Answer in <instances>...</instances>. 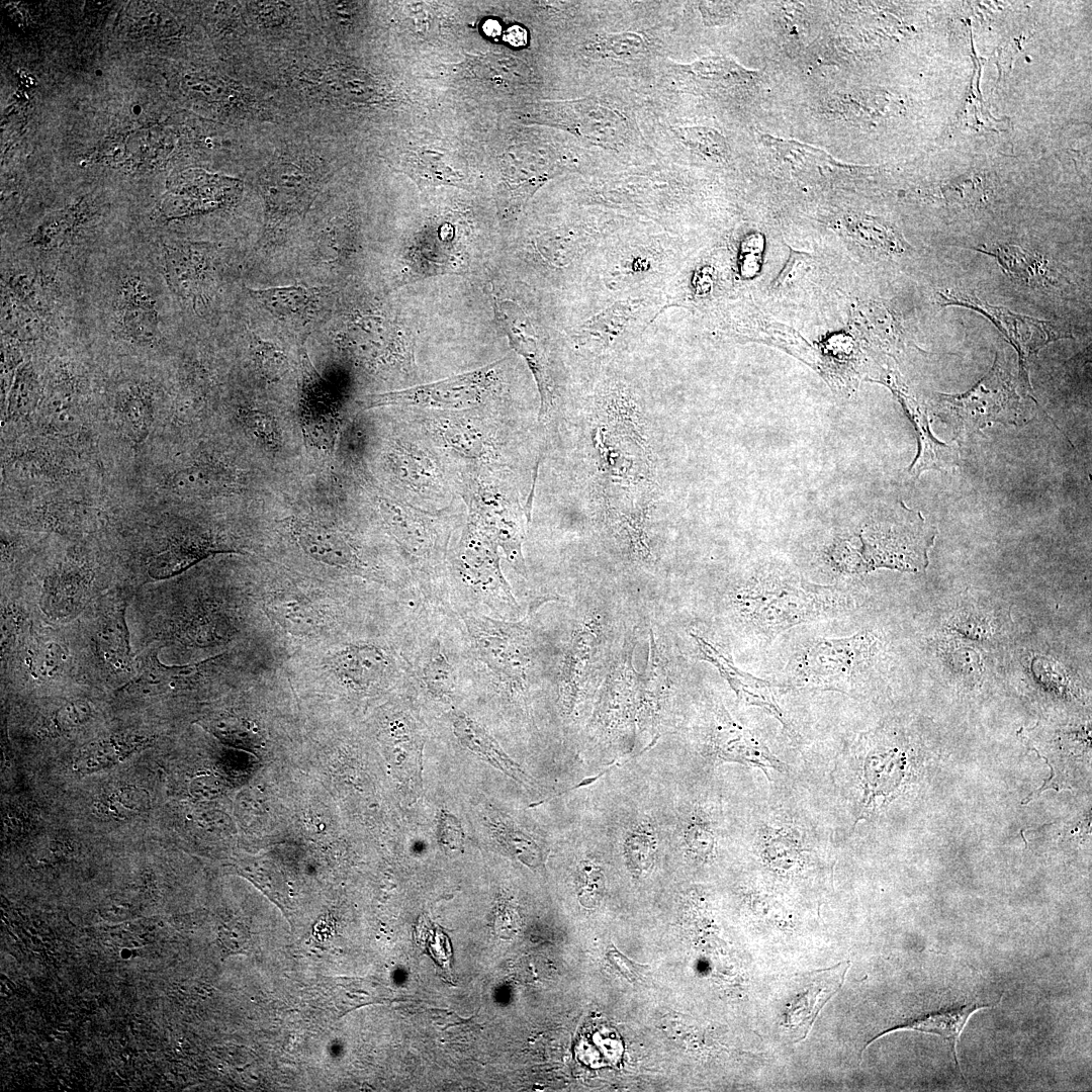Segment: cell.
<instances>
[{"mask_svg":"<svg viewBox=\"0 0 1092 1092\" xmlns=\"http://www.w3.org/2000/svg\"><path fill=\"white\" fill-rule=\"evenodd\" d=\"M209 730L216 736L230 741L255 743L259 740L258 731L249 721L235 717H219L208 723Z\"/></svg>","mask_w":1092,"mask_h":1092,"instance_id":"45","label":"cell"},{"mask_svg":"<svg viewBox=\"0 0 1092 1092\" xmlns=\"http://www.w3.org/2000/svg\"><path fill=\"white\" fill-rule=\"evenodd\" d=\"M712 744L717 756L768 770L783 771V762L750 730L737 724L723 707L716 710Z\"/></svg>","mask_w":1092,"mask_h":1092,"instance_id":"15","label":"cell"},{"mask_svg":"<svg viewBox=\"0 0 1092 1092\" xmlns=\"http://www.w3.org/2000/svg\"><path fill=\"white\" fill-rule=\"evenodd\" d=\"M504 39L514 47L524 46L527 42V31L519 25L511 26L505 32Z\"/></svg>","mask_w":1092,"mask_h":1092,"instance_id":"54","label":"cell"},{"mask_svg":"<svg viewBox=\"0 0 1092 1092\" xmlns=\"http://www.w3.org/2000/svg\"><path fill=\"white\" fill-rule=\"evenodd\" d=\"M649 659L643 679L638 686V720L655 726L662 702L669 689L667 662L660 652L653 632H650Z\"/></svg>","mask_w":1092,"mask_h":1092,"instance_id":"27","label":"cell"},{"mask_svg":"<svg viewBox=\"0 0 1092 1092\" xmlns=\"http://www.w3.org/2000/svg\"><path fill=\"white\" fill-rule=\"evenodd\" d=\"M210 660L186 665H165L156 650L144 658L136 674L124 686L130 696L151 698L194 687L208 671Z\"/></svg>","mask_w":1092,"mask_h":1092,"instance_id":"18","label":"cell"},{"mask_svg":"<svg viewBox=\"0 0 1092 1092\" xmlns=\"http://www.w3.org/2000/svg\"><path fill=\"white\" fill-rule=\"evenodd\" d=\"M464 622L476 655L493 673L512 681L525 678L530 660L523 622L484 616H466Z\"/></svg>","mask_w":1092,"mask_h":1092,"instance_id":"7","label":"cell"},{"mask_svg":"<svg viewBox=\"0 0 1092 1092\" xmlns=\"http://www.w3.org/2000/svg\"><path fill=\"white\" fill-rule=\"evenodd\" d=\"M599 628L586 622L574 631L561 668L560 692L563 705L571 711L586 689L598 661Z\"/></svg>","mask_w":1092,"mask_h":1092,"instance_id":"19","label":"cell"},{"mask_svg":"<svg viewBox=\"0 0 1092 1092\" xmlns=\"http://www.w3.org/2000/svg\"><path fill=\"white\" fill-rule=\"evenodd\" d=\"M950 627L973 639H990L998 631L997 619L989 612L964 609L950 620Z\"/></svg>","mask_w":1092,"mask_h":1092,"instance_id":"40","label":"cell"},{"mask_svg":"<svg viewBox=\"0 0 1092 1092\" xmlns=\"http://www.w3.org/2000/svg\"><path fill=\"white\" fill-rule=\"evenodd\" d=\"M170 484L180 495L206 497L233 490L238 481L235 473L222 464L197 462L175 472Z\"/></svg>","mask_w":1092,"mask_h":1092,"instance_id":"25","label":"cell"},{"mask_svg":"<svg viewBox=\"0 0 1092 1092\" xmlns=\"http://www.w3.org/2000/svg\"><path fill=\"white\" fill-rule=\"evenodd\" d=\"M680 136L696 152L710 159H725L728 147L723 136L707 127L680 128Z\"/></svg>","mask_w":1092,"mask_h":1092,"instance_id":"42","label":"cell"},{"mask_svg":"<svg viewBox=\"0 0 1092 1092\" xmlns=\"http://www.w3.org/2000/svg\"><path fill=\"white\" fill-rule=\"evenodd\" d=\"M936 531L922 515L899 504L888 518L872 520L854 534L839 536L828 546V563L841 573L877 568L917 572L928 564Z\"/></svg>","mask_w":1092,"mask_h":1092,"instance_id":"2","label":"cell"},{"mask_svg":"<svg viewBox=\"0 0 1092 1092\" xmlns=\"http://www.w3.org/2000/svg\"><path fill=\"white\" fill-rule=\"evenodd\" d=\"M95 571L84 558L66 557L42 579L38 606L43 615L55 622L75 618L93 595Z\"/></svg>","mask_w":1092,"mask_h":1092,"instance_id":"9","label":"cell"},{"mask_svg":"<svg viewBox=\"0 0 1092 1092\" xmlns=\"http://www.w3.org/2000/svg\"><path fill=\"white\" fill-rule=\"evenodd\" d=\"M500 360L487 366L406 389L368 394L358 400L362 410L410 405L436 410H464L484 401L496 386Z\"/></svg>","mask_w":1092,"mask_h":1092,"instance_id":"6","label":"cell"},{"mask_svg":"<svg viewBox=\"0 0 1092 1092\" xmlns=\"http://www.w3.org/2000/svg\"><path fill=\"white\" fill-rule=\"evenodd\" d=\"M335 669L345 679L361 688L380 681L391 669V661L379 647L368 644L351 645L334 659Z\"/></svg>","mask_w":1092,"mask_h":1092,"instance_id":"24","label":"cell"},{"mask_svg":"<svg viewBox=\"0 0 1092 1092\" xmlns=\"http://www.w3.org/2000/svg\"><path fill=\"white\" fill-rule=\"evenodd\" d=\"M484 31L488 35L497 36L500 33L499 24L495 20H488L484 24Z\"/></svg>","mask_w":1092,"mask_h":1092,"instance_id":"55","label":"cell"},{"mask_svg":"<svg viewBox=\"0 0 1092 1092\" xmlns=\"http://www.w3.org/2000/svg\"><path fill=\"white\" fill-rule=\"evenodd\" d=\"M595 47L606 56L616 58L634 57L642 52L644 41L633 32H621L601 36Z\"/></svg>","mask_w":1092,"mask_h":1092,"instance_id":"46","label":"cell"},{"mask_svg":"<svg viewBox=\"0 0 1092 1092\" xmlns=\"http://www.w3.org/2000/svg\"><path fill=\"white\" fill-rule=\"evenodd\" d=\"M492 307L494 321L508 338L510 346L525 359L533 373L540 394V415L545 417L553 406L555 395L543 339L532 320L516 302L494 298Z\"/></svg>","mask_w":1092,"mask_h":1092,"instance_id":"8","label":"cell"},{"mask_svg":"<svg viewBox=\"0 0 1092 1092\" xmlns=\"http://www.w3.org/2000/svg\"><path fill=\"white\" fill-rule=\"evenodd\" d=\"M453 232L438 233L437 241L431 244H417L410 247L408 268L417 277H429L438 274L453 273L460 270L466 247H460L454 240Z\"/></svg>","mask_w":1092,"mask_h":1092,"instance_id":"26","label":"cell"},{"mask_svg":"<svg viewBox=\"0 0 1092 1092\" xmlns=\"http://www.w3.org/2000/svg\"><path fill=\"white\" fill-rule=\"evenodd\" d=\"M876 381L885 384L891 389L916 431L918 451L909 466V473L913 476H919L923 471L929 469L943 470L956 466L959 459L958 450L933 437L926 408L904 384L900 375L893 370H888Z\"/></svg>","mask_w":1092,"mask_h":1092,"instance_id":"12","label":"cell"},{"mask_svg":"<svg viewBox=\"0 0 1092 1092\" xmlns=\"http://www.w3.org/2000/svg\"><path fill=\"white\" fill-rule=\"evenodd\" d=\"M117 325L124 337L136 343H151L159 336L156 300L139 277L124 279L115 298Z\"/></svg>","mask_w":1092,"mask_h":1092,"instance_id":"17","label":"cell"},{"mask_svg":"<svg viewBox=\"0 0 1092 1092\" xmlns=\"http://www.w3.org/2000/svg\"><path fill=\"white\" fill-rule=\"evenodd\" d=\"M212 552H214L213 547L200 539L173 541L151 558L148 563V574L157 580L168 578Z\"/></svg>","mask_w":1092,"mask_h":1092,"instance_id":"32","label":"cell"},{"mask_svg":"<svg viewBox=\"0 0 1092 1092\" xmlns=\"http://www.w3.org/2000/svg\"><path fill=\"white\" fill-rule=\"evenodd\" d=\"M152 421V396L148 389L129 390L118 407V423L123 433L133 441H142L149 433Z\"/></svg>","mask_w":1092,"mask_h":1092,"instance_id":"33","label":"cell"},{"mask_svg":"<svg viewBox=\"0 0 1092 1092\" xmlns=\"http://www.w3.org/2000/svg\"><path fill=\"white\" fill-rule=\"evenodd\" d=\"M656 837L648 825H640L628 835L624 850L630 870L640 875L653 863L656 852Z\"/></svg>","mask_w":1092,"mask_h":1092,"instance_id":"38","label":"cell"},{"mask_svg":"<svg viewBox=\"0 0 1092 1092\" xmlns=\"http://www.w3.org/2000/svg\"><path fill=\"white\" fill-rule=\"evenodd\" d=\"M313 179L302 167L293 163H277L270 167L263 179V188L273 205H296L298 197L312 189Z\"/></svg>","mask_w":1092,"mask_h":1092,"instance_id":"31","label":"cell"},{"mask_svg":"<svg viewBox=\"0 0 1092 1092\" xmlns=\"http://www.w3.org/2000/svg\"><path fill=\"white\" fill-rule=\"evenodd\" d=\"M698 645L700 658L713 664L728 681L739 701L763 709L791 731L790 724L777 699V689L769 681L740 670L714 644L705 638L691 634Z\"/></svg>","mask_w":1092,"mask_h":1092,"instance_id":"14","label":"cell"},{"mask_svg":"<svg viewBox=\"0 0 1092 1092\" xmlns=\"http://www.w3.org/2000/svg\"><path fill=\"white\" fill-rule=\"evenodd\" d=\"M91 716L90 703L85 699H74L64 703L55 711L52 725L60 733H66L85 725Z\"/></svg>","mask_w":1092,"mask_h":1092,"instance_id":"44","label":"cell"},{"mask_svg":"<svg viewBox=\"0 0 1092 1092\" xmlns=\"http://www.w3.org/2000/svg\"><path fill=\"white\" fill-rule=\"evenodd\" d=\"M251 296L279 317L298 315L312 302V293L301 286L249 289Z\"/></svg>","mask_w":1092,"mask_h":1092,"instance_id":"34","label":"cell"},{"mask_svg":"<svg viewBox=\"0 0 1092 1092\" xmlns=\"http://www.w3.org/2000/svg\"><path fill=\"white\" fill-rule=\"evenodd\" d=\"M149 805L148 794L136 787H119L108 793L102 801V809L111 817L124 819L132 817Z\"/></svg>","mask_w":1092,"mask_h":1092,"instance_id":"39","label":"cell"},{"mask_svg":"<svg viewBox=\"0 0 1092 1092\" xmlns=\"http://www.w3.org/2000/svg\"><path fill=\"white\" fill-rule=\"evenodd\" d=\"M385 520L402 547L421 561H433L443 551L445 541L434 523L419 513L392 506L385 508Z\"/></svg>","mask_w":1092,"mask_h":1092,"instance_id":"21","label":"cell"},{"mask_svg":"<svg viewBox=\"0 0 1092 1092\" xmlns=\"http://www.w3.org/2000/svg\"><path fill=\"white\" fill-rule=\"evenodd\" d=\"M607 956L608 960L627 980L633 982L636 979H639L640 972L643 969L640 965L629 960L616 948L609 950Z\"/></svg>","mask_w":1092,"mask_h":1092,"instance_id":"52","label":"cell"},{"mask_svg":"<svg viewBox=\"0 0 1092 1092\" xmlns=\"http://www.w3.org/2000/svg\"><path fill=\"white\" fill-rule=\"evenodd\" d=\"M70 652L61 639L47 636L31 638L22 655V667L39 682L60 678L69 669Z\"/></svg>","mask_w":1092,"mask_h":1092,"instance_id":"29","label":"cell"},{"mask_svg":"<svg viewBox=\"0 0 1092 1092\" xmlns=\"http://www.w3.org/2000/svg\"><path fill=\"white\" fill-rule=\"evenodd\" d=\"M245 422L255 434L269 445L275 444V431L269 418L259 413L247 414Z\"/></svg>","mask_w":1092,"mask_h":1092,"instance_id":"51","label":"cell"},{"mask_svg":"<svg viewBox=\"0 0 1092 1092\" xmlns=\"http://www.w3.org/2000/svg\"><path fill=\"white\" fill-rule=\"evenodd\" d=\"M148 741L138 734H116L98 738L80 749L74 759L73 768L84 775L103 770L124 759Z\"/></svg>","mask_w":1092,"mask_h":1092,"instance_id":"28","label":"cell"},{"mask_svg":"<svg viewBox=\"0 0 1092 1092\" xmlns=\"http://www.w3.org/2000/svg\"><path fill=\"white\" fill-rule=\"evenodd\" d=\"M399 168L420 187L461 186L464 180L463 173L452 168L443 154L432 150L420 149L405 153Z\"/></svg>","mask_w":1092,"mask_h":1092,"instance_id":"30","label":"cell"},{"mask_svg":"<svg viewBox=\"0 0 1092 1092\" xmlns=\"http://www.w3.org/2000/svg\"><path fill=\"white\" fill-rule=\"evenodd\" d=\"M185 86L188 92L206 100L221 99L226 94L221 81L205 76H190L186 79Z\"/></svg>","mask_w":1092,"mask_h":1092,"instance_id":"49","label":"cell"},{"mask_svg":"<svg viewBox=\"0 0 1092 1092\" xmlns=\"http://www.w3.org/2000/svg\"><path fill=\"white\" fill-rule=\"evenodd\" d=\"M267 608L284 627L291 630L310 632L322 623L320 614L312 605L289 595L270 600Z\"/></svg>","mask_w":1092,"mask_h":1092,"instance_id":"35","label":"cell"},{"mask_svg":"<svg viewBox=\"0 0 1092 1092\" xmlns=\"http://www.w3.org/2000/svg\"><path fill=\"white\" fill-rule=\"evenodd\" d=\"M877 651L878 639L867 630L841 638H816L791 661L787 688L850 691Z\"/></svg>","mask_w":1092,"mask_h":1092,"instance_id":"3","label":"cell"},{"mask_svg":"<svg viewBox=\"0 0 1092 1092\" xmlns=\"http://www.w3.org/2000/svg\"><path fill=\"white\" fill-rule=\"evenodd\" d=\"M686 842L692 852L708 855L715 845L714 832L706 821L696 819L687 828Z\"/></svg>","mask_w":1092,"mask_h":1092,"instance_id":"48","label":"cell"},{"mask_svg":"<svg viewBox=\"0 0 1092 1092\" xmlns=\"http://www.w3.org/2000/svg\"><path fill=\"white\" fill-rule=\"evenodd\" d=\"M690 70L699 78L724 87L746 85L753 81L754 77V72L747 71L735 62L721 57L698 61L690 67Z\"/></svg>","mask_w":1092,"mask_h":1092,"instance_id":"36","label":"cell"},{"mask_svg":"<svg viewBox=\"0 0 1092 1092\" xmlns=\"http://www.w3.org/2000/svg\"><path fill=\"white\" fill-rule=\"evenodd\" d=\"M125 611L123 597L107 599L98 611L90 636L93 655L101 670L109 675L126 676L134 670Z\"/></svg>","mask_w":1092,"mask_h":1092,"instance_id":"10","label":"cell"},{"mask_svg":"<svg viewBox=\"0 0 1092 1092\" xmlns=\"http://www.w3.org/2000/svg\"><path fill=\"white\" fill-rule=\"evenodd\" d=\"M299 546L313 559L334 566L359 564L354 547L340 532L314 523L297 522L293 527Z\"/></svg>","mask_w":1092,"mask_h":1092,"instance_id":"23","label":"cell"},{"mask_svg":"<svg viewBox=\"0 0 1092 1092\" xmlns=\"http://www.w3.org/2000/svg\"><path fill=\"white\" fill-rule=\"evenodd\" d=\"M935 414L961 435H969L995 423L1017 425L1023 418L1015 382L996 354L990 370L969 390L937 393Z\"/></svg>","mask_w":1092,"mask_h":1092,"instance_id":"4","label":"cell"},{"mask_svg":"<svg viewBox=\"0 0 1092 1092\" xmlns=\"http://www.w3.org/2000/svg\"><path fill=\"white\" fill-rule=\"evenodd\" d=\"M372 82L361 74L348 70L330 69L324 75V87L328 94L341 99L368 100L373 98Z\"/></svg>","mask_w":1092,"mask_h":1092,"instance_id":"37","label":"cell"},{"mask_svg":"<svg viewBox=\"0 0 1092 1092\" xmlns=\"http://www.w3.org/2000/svg\"><path fill=\"white\" fill-rule=\"evenodd\" d=\"M257 354H259L261 366L267 374H280L284 362L282 360L283 356L279 352H275L271 347L263 346L257 351Z\"/></svg>","mask_w":1092,"mask_h":1092,"instance_id":"53","label":"cell"},{"mask_svg":"<svg viewBox=\"0 0 1092 1092\" xmlns=\"http://www.w3.org/2000/svg\"><path fill=\"white\" fill-rule=\"evenodd\" d=\"M998 1004L999 1003H997L996 1005H978L976 1003H971L947 1009H939L937 1011L910 1018L874 1036L870 1041L864 1044L860 1054H862L863 1051H866L868 1046H870L874 1041L880 1039L881 1037L889 1033H893L896 1031L914 1030L923 1033L935 1034L944 1039L950 1046V1051L952 1053L957 1068L959 1069L962 1077L964 1078L958 1056V1042L960 1041L961 1034L970 1018L976 1012L984 1009L993 1008Z\"/></svg>","mask_w":1092,"mask_h":1092,"instance_id":"20","label":"cell"},{"mask_svg":"<svg viewBox=\"0 0 1092 1092\" xmlns=\"http://www.w3.org/2000/svg\"><path fill=\"white\" fill-rule=\"evenodd\" d=\"M947 653L951 667L961 673H980L982 661L979 654L964 646H953Z\"/></svg>","mask_w":1092,"mask_h":1092,"instance_id":"50","label":"cell"},{"mask_svg":"<svg viewBox=\"0 0 1092 1092\" xmlns=\"http://www.w3.org/2000/svg\"><path fill=\"white\" fill-rule=\"evenodd\" d=\"M579 895L581 903L596 905L604 889V877L599 867L593 862H583L579 870Z\"/></svg>","mask_w":1092,"mask_h":1092,"instance_id":"47","label":"cell"},{"mask_svg":"<svg viewBox=\"0 0 1092 1092\" xmlns=\"http://www.w3.org/2000/svg\"><path fill=\"white\" fill-rule=\"evenodd\" d=\"M936 303L940 307L961 306L977 311L989 320L1014 347L1018 354L1020 378L1030 391L1027 361L1048 344L1071 338L1068 328L1055 322L1038 320L1014 312L1006 307L989 304L974 293L961 289L936 291Z\"/></svg>","mask_w":1092,"mask_h":1092,"instance_id":"5","label":"cell"},{"mask_svg":"<svg viewBox=\"0 0 1092 1092\" xmlns=\"http://www.w3.org/2000/svg\"><path fill=\"white\" fill-rule=\"evenodd\" d=\"M527 119L555 124L604 143H614L624 131V124L608 108L589 102H548L533 104Z\"/></svg>","mask_w":1092,"mask_h":1092,"instance_id":"11","label":"cell"},{"mask_svg":"<svg viewBox=\"0 0 1092 1092\" xmlns=\"http://www.w3.org/2000/svg\"><path fill=\"white\" fill-rule=\"evenodd\" d=\"M37 395V381L30 366H23L17 373L11 389L8 413L21 417L33 407Z\"/></svg>","mask_w":1092,"mask_h":1092,"instance_id":"41","label":"cell"},{"mask_svg":"<svg viewBox=\"0 0 1092 1092\" xmlns=\"http://www.w3.org/2000/svg\"><path fill=\"white\" fill-rule=\"evenodd\" d=\"M459 561L461 571L474 586L517 606L499 567L497 546L470 525L461 540Z\"/></svg>","mask_w":1092,"mask_h":1092,"instance_id":"16","label":"cell"},{"mask_svg":"<svg viewBox=\"0 0 1092 1092\" xmlns=\"http://www.w3.org/2000/svg\"><path fill=\"white\" fill-rule=\"evenodd\" d=\"M738 620L762 640L817 620L844 614L854 606L849 590L820 585L782 569L760 570L731 594Z\"/></svg>","mask_w":1092,"mask_h":1092,"instance_id":"1","label":"cell"},{"mask_svg":"<svg viewBox=\"0 0 1092 1092\" xmlns=\"http://www.w3.org/2000/svg\"><path fill=\"white\" fill-rule=\"evenodd\" d=\"M452 666L438 647H433L425 658L422 676L426 685L436 692H446L452 686Z\"/></svg>","mask_w":1092,"mask_h":1092,"instance_id":"43","label":"cell"},{"mask_svg":"<svg viewBox=\"0 0 1092 1092\" xmlns=\"http://www.w3.org/2000/svg\"><path fill=\"white\" fill-rule=\"evenodd\" d=\"M850 962L817 970L804 977L792 999L787 1003L785 1023L797 1040L806 1038L821 1009L843 986Z\"/></svg>","mask_w":1092,"mask_h":1092,"instance_id":"13","label":"cell"},{"mask_svg":"<svg viewBox=\"0 0 1092 1092\" xmlns=\"http://www.w3.org/2000/svg\"><path fill=\"white\" fill-rule=\"evenodd\" d=\"M996 260L1001 270L1013 281L1029 287L1052 283L1049 261L1040 254L1013 244H991L971 247Z\"/></svg>","mask_w":1092,"mask_h":1092,"instance_id":"22","label":"cell"}]
</instances>
